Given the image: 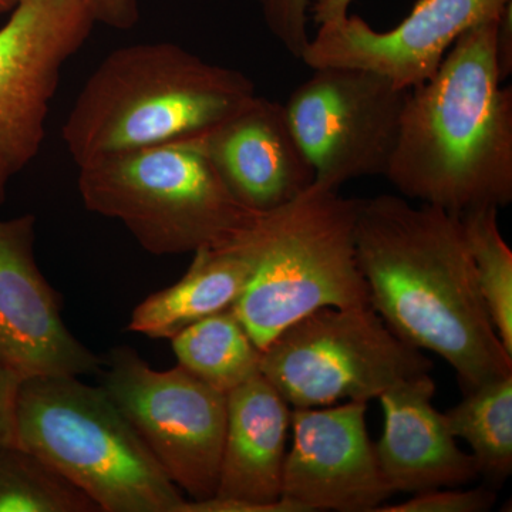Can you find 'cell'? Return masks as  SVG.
Returning <instances> with one entry per match:
<instances>
[{
  "instance_id": "5b68a950",
  "label": "cell",
  "mask_w": 512,
  "mask_h": 512,
  "mask_svg": "<svg viewBox=\"0 0 512 512\" xmlns=\"http://www.w3.org/2000/svg\"><path fill=\"white\" fill-rule=\"evenodd\" d=\"M16 446L103 512H180L185 498L101 387L76 376L23 380Z\"/></svg>"
},
{
  "instance_id": "484cf974",
  "label": "cell",
  "mask_w": 512,
  "mask_h": 512,
  "mask_svg": "<svg viewBox=\"0 0 512 512\" xmlns=\"http://www.w3.org/2000/svg\"><path fill=\"white\" fill-rule=\"evenodd\" d=\"M94 23L109 28L128 30L140 19L138 0H84Z\"/></svg>"
},
{
  "instance_id": "44dd1931",
  "label": "cell",
  "mask_w": 512,
  "mask_h": 512,
  "mask_svg": "<svg viewBox=\"0 0 512 512\" xmlns=\"http://www.w3.org/2000/svg\"><path fill=\"white\" fill-rule=\"evenodd\" d=\"M96 504L18 446L0 450V512H97Z\"/></svg>"
},
{
  "instance_id": "cb8c5ba5",
  "label": "cell",
  "mask_w": 512,
  "mask_h": 512,
  "mask_svg": "<svg viewBox=\"0 0 512 512\" xmlns=\"http://www.w3.org/2000/svg\"><path fill=\"white\" fill-rule=\"evenodd\" d=\"M22 382L0 357V450L16 446V406Z\"/></svg>"
},
{
  "instance_id": "d4e9b609",
  "label": "cell",
  "mask_w": 512,
  "mask_h": 512,
  "mask_svg": "<svg viewBox=\"0 0 512 512\" xmlns=\"http://www.w3.org/2000/svg\"><path fill=\"white\" fill-rule=\"evenodd\" d=\"M180 512H306L293 501L281 500L271 504L251 503V501L231 500V498L210 497L205 500H187Z\"/></svg>"
},
{
  "instance_id": "5bb4252c",
  "label": "cell",
  "mask_w": 512,
  "mask_h": 512,
  "mask_svg": "<svg viewBox=\"0 0 512 512\" xmlns=\"http://www.w3.org/2000/svg\"><path fill=\"white\" fill-rule=\"evenodd\" d=\"M190 140L249 210H275L315 184L284 104L258 94L234 116Z\"/></svg>"
},
{
  "instance_id": "7402d4cb",
  "label": "cell",
  "mask_w": 512,
  "mask_h": 512,
  "mask_svg": "<svg viewBox=\"0 0 512 512\" xmlns=\"http://www.w3.org/2000/svg\"><path fill=\"white\" fill-rule=\"evenodd\" d=\"M272 36L299 60L309 43L308 19L312 0H256Z\"/></svg>"
},
{
  "instance_id": "3957f363",
  "label": "cell",
  "mask_w": 512,
  "mask_h": 512,
  "mask_svg": "<svg viewBox=\"0 0 512 512\" xmlns=\"http://www.w3.org/2000/svg\"><path fill=\"white\" fill-rule=\"evenodd\" d=\"M255 96V84L244 73L205 62L184 47H121L84 84L64 123L63 140L83 165L201 136Z\"/></svg>"
},
{
  "instance_id": "f1b7e54d",
  "label": "cell",
  "mask_w": 512,
  "mask_h": 512,
  "mask_svg": "<svg viewBox=\"0 0 512 512\" xmlns=\"http://www.w3.org/2000/svg\"><path fill=\"white\" fill-rule=\"evenodd\" d=\"M18 3L19 0H0V13L10 12Z\"/></svg>"
},
{
  "instance_id": "83f0119b",
  "label": "cell",
  "mask_w": 512,
  "mask_h": 512,
  "mask_svg": "<svg viewBox=\"0 0 512 512\" xmlns=\"http://www.w3.org/2000/svg\"><path fill=\"white\" fill-rule=\"evenodd\" d=\"M352 2L353 0H315L311 5L312 18L318 26L345 18Z\"/></svg>"
},
{
  "instance_id": "8992f818",
  "label": "cell",
  "mask_w": 512,
  "mask_h": 512,
  "mask_svg": "<svg viewBox=\"0 0 512 512\" xmlns=\"http://www.w3.org/2000/svg\"><path fill=\"white\" fill-rule=\"evenodd\" d=\"M77 187L87 210L120 221L154 255L225 247L261 214L231 194L191 140L79 165Z\"/></svg>"
},
{
  "instance_id": "52a82bcc",
  "label": "cell",
  "mask_w": 512,
  "mask_h": 512,
  "mask_svg": "<svg viewBox=\"0 0 512 512\" xmlns=\"http://www.w3.org/2000/svg\"><path fill=\"white\" fill-rule=\"evenodd\" d=\"M431 367L372 305L319 309L279 333L261 357V375L291 407L367 403Z\"/></svg>"
},
{
  "instance_id": "7c38bea8",
  "label": "cell",
  "mask_w": 512,
  "mask_h": 512,
  "mask_svg": "<svg viewBox=\"0 0 512 512\" xmlns=\"http://www.w3.org/2000/svg\"><path fill=\"white\" fill-rule=\"evenodd\" d=\"M367 403L293 407L281 498L306 512H376L394 494L366 426Z\"/></svg>"
},
{
  "instance_id": "9c48e42d",
  "label": "cell",
  "mask_w": 512,
  "mask_h": 512,
  "mask_svg": "<svg viewBox=\"0 0 512 512\" xmlns=\"http://www.w3.org/2000/svg\"><path fill=\"white\" fill-rule=\"evenodd\" d=\"M284 104L315 184L339 191L348 181L386 177L410 90L356 67H318Z\"/></svg>"
},
{
  "instance_id": "6da1fadb",
  "label": "cell",
  "mask_w": 512,
  "mask_h": 512,
  "mask_svg": "<svg viewBox=\"0 0 512 512\" xmlns=\"http://www.w3.org/2000/svg\"><path fill=\"white\" fill-rule=\"evenodd\" d=\"M355 241L370 305L400 339L446 360L466 393L512 375L460 215L376 195L359 200Z\"/></svg>"
},
{
  "instance_id": "8fae6325",
  "label": "cell",
  "mask_w": 512,
  "mask_h": 512,
  "mask_svg": "<svg viewBox=\"0 0 512 512\" xmlns=\"http://www.w3.org/2000/svg\"><path fill=\"white\" fill-rule=\"evenodd\" d=\"M511 0H419L402 23L377 32L345 16L319 25L301 57L311 69L356 67L382 74L400 89L429 82L448 50L480 23L501 18Z\"/></svg>"
},
{
  "instance_id": "ac0fdd59",
  "label": "cell",
  "mask_w": 512,
  "mask_h": 512,
  "mask_svg": "<svg viewBox=\"0 0 512 512\" xmlns=\"http://www.w3.org/2000/svg\"><path fill=\"white\" fill-rule=\"evenodd\" d=\"M171 345L178 365L224 394L261 373L262 350L232 309L180 330Z\"/></svg>"
},
{
  "instance_id": "2e32d148",
  "label": "cell",
  "mask_w": 512,
  "mask_h": 512,
  "mask_svg": "<svg viewBox=\"0 0 512 512\" xmlns=\"http://www.w3.org/2000/svg\"><path fill=\"white\" fill-rule=\"evenodd\" d=\"M292 410L259 373L227 394V430L214 497L281 500Z\"/></svg>"
},
{
  "instance_id": "ffe728a7",
  "label": "cell",
  "mask_w": 512,
  "mask_h": 512,
  "mask_svg": "<svg viewBox=\"0 0 512 512\" xmlns=\"http://www.w3.org/2000/svg\"><path fill=\"white\" fill-rule=\"evenodd\" d=\"M460 217L485 306L512 353V251L501 235L498 208H473Z\"/></svg>"
},
{
  "instance_id": "ba28073f",
  "label": "cell",
  "mask_w": 512,
  "mask_h": 512,
  "mask_svg": "<svg viewBox=\"0 0 512 512\" xmlns=\"http://www.w3.org/2000/svg\"><path fill=\"white\" fill-rule=\"evenodd\" d=\"M101 389L191 500L214 497L227 430V394L178 365L153 369L130 346L111 349Z\"/></svg>"
},
{
  "instance_id": "4316f807",
  "label": "cell",
  "mask_w": 512,
  "mask_h": 512,
  "mask_svg": "<svg viewBox=\"0 0 512 512\" xmlns=\"http://www.w3.org/2000/svg\"><path fill=\"white\" fill-rule=\"evenodd\" d=\"M498 59H500L501 76L507 79L512 72V13L511 3L504 10L498 25Z\"/></svg>"
},
{
  "instance_id": "7a4b0ae2",
  "label": "cell",
  "mask_w": 512,
  "mask_h": 512,
  "mask_svg": "<svg viewBox=\"0 0 512 512\" xmlns=\"http://www.w3.org/2000/svg\"><path fill=\"white\" fill-rule=\"evenodd\" d=\"M500 19L464 33L429 82L410 89L386 173L403 197L458 215L512 201V89L501 86Z\"/></svg>"
},
{
  "instance_id": "9a60e30c",
  "label": "cell",
  "mask_w": 512,
  "mask_h": 512,
  "mask_svg": "<svg viewBox=\"0 0 512 512\" xmlns=\"http://www.w3.org/2000/svg\"><path fill=\"white\" fill-rule=\"evenodd\" d=\"M434 393L436 383L424 373L380 394L384 430L376 456L394 493L457 487L480 474L476 458L458 448L444 414L433 406Z\"/></svg>"
},
{
  "instance_id": "e0dca14e",
  "label": "cell",
  "mask_w": 512,
  "mask_h": 512,
  "mask_svg": "<svg viewBox=\"0 0 512 512\" xmlns=\"http://www.w3.org/2000/svg\"><path fill=\"white\" fill-rule=\"evenodd\" d=\"M242 235L225 247L194 252L187 274L177 284L138 303L128 330L151 339H171L192 323L231 309L251 272Z\"/></svg>"
},
{
  "instance_id": "d6986e66",
  "label": "cell",
  "mask_w": 512,
  "mask_h": 512,
  "mask_svg": "<svg viewBox=\"0 0 512 512\" xmlns=\"http://www.w3.org/2000/svg\"><path fill=\"white\" fill-rule=\"evenodd\" d=\"M444 414L448 430L473 450L480 474L503 481L512 471V375L481 384Z\"/></svg>"
},
{
  "instance_id": "277c9868",
  "label": "cell",
  "mask_w": 512,
  "mask_h": 512,
  "mask_svg": "<svg viewBox=\"0 0 512 512\" xmlns=\"http://www.w3.org/2000/svg\"><path fill=\"white\" fill-rule=\"evenodd\" d=\"M357 208L359 198L313 184L288 204L261 212L242 235L251 272L231 309L262 352L319 309L370 305L357 264Z\"/></svg>"
},
{
  "instance_id": "603a6c76",
  "label": "cell",
  "mask_w": 512,
  "mask_h": 512,
  "mask_svg": "<svg viewBox=\"0 0 512 512\" xmlns=\"http://www.w3.org/2000/svg\"><path fill=\"white\" fill-rule=\"evenodd\" d=\"M497 501L494 491L487 488L473 490L423 491L400 504L382 505L376 512H485Z\"/></svg>"
},
{
  "instance_id": "30bf717a",
  "label": "cell",
  "mask_w": 512,
  "mask_h": 512,
  "mask_svg": "<svg viewBox=\"0 0 512 512\" xmlns=\"http://www.w3.org/2000/svg\"><path fill=\"white\" fill-rule=\"evenodd\" d=\"M94 25L84 0H19L0 28V205L39 154L63 66Z\"/></svg>"
},
{
  "instance_id": "4fadbf2b",
  "label": "cell",
  "mask_w": 512,
  "mask_h": 512,
  "mask_svg": "<svg viewBox=\"0 0 512 512\" xmlns=\"http://www.w3.org/2000/svg\"><path fill=\"white\" fill-rule=\"evenodd\" d=\"M33 215L0 220V357L20 379L100 373L103 359L66 328L35 259Z\"/></svg>"
}]
</instances>
